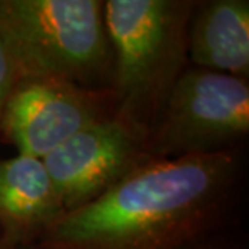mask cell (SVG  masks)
Masks as SVG:
<instances>
[{
    "mask_svg": "<svg viewBox=\"0 0 249 249\" xmlns=\"http://www.w3.org/2000/svg\"><path fill=\"white\" fill-rule=\"evenodd\" d=\"M19 79L18 68L15 65L8 49L5 47L3 41L0 39V117H2L5 102L15 88V84Z\"/></svg>",
    "mask_w": 249,
    "mask_h": 249,
    "instance_id": "9c48e42d",
    "label": "cell"
},
{
    "mask_svg": "<svg viewBox=\"0 0 249 249\" xmlns=\"http://www.w3.org/2000/svg\"><path fill=\"white\" fill-rule=\"evenodd\" d=\"M248 133L246 79L193 67L173 84L146 146L152 157L178 159L228 151Z\"/></svg>",
    "mask_w": 249,
    "mask_h": 249,
    "instance_id": "277c9868",
    "label": "cell"
},
{
    "mask_svg": "<svg viewBox=\"0 0 249 249\" xmlns=\"http://www.w3.org/2000/svg\"><path fill=\"white\" fill-rule=\"evenodd\" d=\"M0 39L19 78L108 89L112 47L102 0H0Z\"/></svg>",
    "mask_w": 249,
    "mask_h": 249,
    "instance_id": "3957f363",
    "label": "cell"
},
{
    "mask_svg": "<svg viewBox=\"0 0 249 249\" xmlns=\"http://www.w3.org/2000/svg\"><path fill=\"white\" fill-rule=\"evenodd\" d=\"M188 62L246 79L249 76V2L197 3L188 28Z\"/></svg>",
    "mask_w": 249,
    "mask_h": 249,
    "instance_id": "ba28073f",
    "label": "cell"
},
{
    "mask_svg": "<svg viewBox=\"0 0 249 249\" xmlns=\"http://www.w3.org/2000/svg\"><path fill=\"white\" fill-rule=\"evenodd\" d=\"M112 115L108 89L57 78H19L5 102L0 134L18 154L44 159L81 129Z\"/></svg>",
    "mask_w": 249,
    "mask_h": 249,
    "instance_id": "5b68a950",
    "label": "cell"
},
{
    "mask_svg": "<svg viewBox=\"0 0 249 249\" xmlns=\"http://www.w3.org/2000/svg\"><path fill=\"white\" fill-rule=\"evenodd\" d=\"M0 249H12V248H8V246H5L2 241H0Z\"/></svg>",
    "mask_w": 249,
    "mask_h": 249,
    "instance_id": "30bf717a",
    "label": "cell"
},
{
    "mask_svg": "<svg viewBox=\"0 0 249 249\" xmlns=\"http://www.w3.org/2000/svg\"><path fill=\"white\" fill-rule=\"evenodd\" d=\"M151 159L146 136L112 115L81 129L42 162L70 212L96 201Z\"/></svg>",
    "mask_w": 249,
    "mask_h": 249,
    "instance_id": "8992f818",
    "label": "cell"
},
{
    "mask_svg": "<svg viewBox=\"0 0 249 249\" xmlns=\"http://www.w3.org/2000/svg\"><path fill=\"white\" fill-rule=\"evenodd\" d=\"M67 212L42 159L0 160V241L12 249L37 243Z\"/></svg>",
    "mask_w": 249,
    "mask_h": 249,
    "instance_id": "52a82bcc",
    "label": "cell"
},
{
    "mask_svg": "<svg viewBox=\"0 0 249 249\" xmlns=\"http://www.w3.org/2000/svg\"><path fill=\"white\" fill-rule=\"evenodd\" d=\"M236 173L230 149L154 157L96 201L65 212L37 249H194L228 206Z\"/></svg>",
    "mask_w": 249,
    "mask_h": 249,
    "instance_id": "6da1fadb",
    "label": "cell"
},
{
    "mask_svg": "<svg viewBox=\"0 0 249 249\" xmlns=\"http://www.w3.org/2000/svg\"><path fill=\"white\" fill-rule=\"evenodd\" d=\"M189 0H107L113 115L147 138L173 84L186 70Z\"/></svg>",
    "mask_w": 249,
    "mask_h": 249,
    "instance_id": "7a4b0ae2",
    "label": "cell"
}]
</instances>
